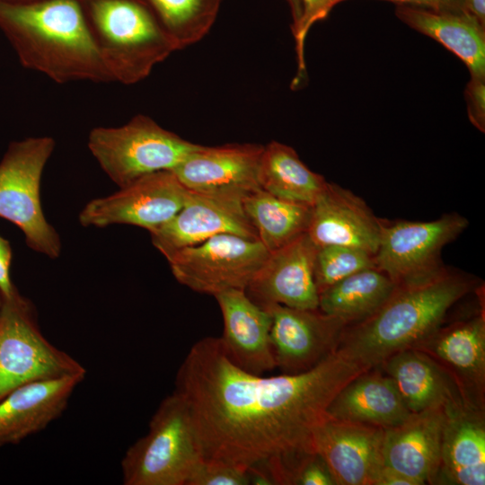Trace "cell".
Segmentation results:
<instances>
[{"instance_id":"6da1fadb","label":"cell","mask_w":485,"mask_h":485,"mask_svg":"<svg viewBox=\"0 0 485 485\" xmlns=\"http://www.w3.org/2000/svg\"><path fill=\"white\" fill-rule=\"evenodd\" d=\"M367 370L337 348L302 373L254 375L232 361L220 338L206 337L180 366L174 392L187 404L204 460L244 471L264 462L274 484L294 485L316 453L314 434L331 400Z\"/></svg>"},{"instance_id":"7a4b0ae2","label":"cell","mask_w":485,"mask_h":485,"mask_svg":"<svg viewBox=\"0 0 485 485\" xmlns=\"http://www.w3.org/2000/svg\"><path fill=\"white\" fill-rule=\"evenodd\" d=\"M0 30L23 67L57 84L113 83L80 0L0 3Z\"/></svg>"},{"instance_id":"3957f363","label":"cell","mask_w":485,"mask_h":485,"mask_svg":"<svg viewBox=\"0 0 485 485\" xmlns=\"http://www.w3.org/2000/svg\"><path fill=\"white\" fill-rule=\"evenodd\" d=\"M473 284L466 275L443 267L419 281L396 285L375 313L345 328L337 348L365 367L375 368L425 340Z\"/></svg>"},{"instance_id":"277c9868","label":"cell","mask_w":485,"mask_h":485,"mask_svg":"<svg viewBox=\"0 0 485 485\" xmlns=\"http://www.w3.org/2000/svg\"><path fill=\"white\" fill-rule=\"evenodd\" d=\"M113 82L146 79L178 48L143 0H80Z\"/></svg>"},{"instance_id":"5b68a950","label":"cell","mask_w":485,"mask_h":485,"mask_svg":"<svg viewBox=\"0 0 485 485\" xmlns=\"http://www.w3.org/2000/svg\"><path fill=\"white\" fill-rule=\"evenodd\" d=\"M203 460L187 404L175 392L153 415L148 432L121 461L125 485H187Z\"/></svg>"},{"instance_id":"8992f818","label":"cell","mask_w":485,"mask_h":485,"mask_svg":"<svg viewBox=\"0 0 485 485\" xmlns=\"http://www.w3.org/2000/svg\"><path fill=\"white\" fill-rule=\"evenodd\" d=\"M88 148L102 171L119 188L145 175L172 171L199 145L138 114L119 127H96Z\"/></svg>"},{"instance_id":"52a82bcc","label":"cell","mask_w":485,"mask_h":485,"mask_svg":"<svg viewBox=\"0 0 485 485\" xmlns=\"http://www.w3.org/2000/svg\"><path fill=\"white\" fill-rule=\"evenodd\" d=\"M55 145L47 136L13 141L0 161V217L22 230L31 250L51 259L59 256L61 242L44 216L40 181Z\"/></svg>"},{"instance_id":"ba28073f","label":"cell","mask_w":485,"mask_h":485,"mask_svg":"<svg viewBox=\"0 0 485 485\" xmlns=\"http://www.w3.org/2000/svg\"><path fill=\"white\" fill-rule=\"evenodd\" d=\"M85 375L79 362L43 336L30 301L17 290L8 298L2 297L0 401L32 382Z\"/></svg>"},{"instance_id":"9c48e42d","label":"cell","mask_w":485,"mask_h":485,"mask_svg":"<svg viewBox=\"0 0 485 485\" xmlns=\"http://www.w3.org/2000/svg\"><path fill=\"white\" fill-rule=\"evenodd\" d=\"M269 253L259 240L220 234L165 258L179 283L214 296L229 289L245 290Z\"/></svg>"},{"instance_id":"30bf717a","label":"cell","mask_w":485,"mask_h":485,"mask_svg":"<svg viewBox=\"0 0 485 485\" xmlns=\"http://www.w3.org/2000/svg\"><path fill=\"white\" fill-rule=\"evenodd\" d=\"M468 226V220L452 213L428 222L381 220L375 261L395 285L419 281L443 266L442 249Z\"/></svg>"},{"instance_id":"8fae6325","label":"cell","mask_w":485,"mask_h":485,"mask_svg":"<svg viewBox=\"0 0 485 485\" xmlns=\"http://www.w3.org/2000/svg\"><path fill=\"white\" fill-rule=\"evenodd\" d=\"M189 190L172 171L145 175L104 198L91 200L79 215L84 226L115 224L139 226L149 233L169 222L183 207Z\"/></svg>"},{"instance_id":"7c38bea8","label":"cell","mask_w":485,"mask_h":485,"mask_svg":"<svg viewBox=\"0 0 485 485\" xmlns=\"http://www.w3.org/2000/svg\"><path fill=\"white\" fill-rule=\"evenodd\" d=\"M244 195L232 191L189 190L181 210L150 233L153 244L164 256L220 234L259 240L243 208Z\"/></svg>"},{"instance_id":"4fadbf2b","label":"cell","mask_w":485,"mask_h":485,"mask_svg":"<svg viewBox=\"0 0 485 485\" xmlns=\"http://www.w3.org/2000/svg\"><path fill=\"white\" fill-rule=\"evenodd\" d=\"M266 309L271 314L270 340L276 367L282 374H298L317 366L337 349L348 325L319 308L273 304Z\"/></svg>"},{"instance_id":"5bb4252c","label":"cell","mask_w":485,"mask_h":485,"mask_svg":"<svg viewBox=\"0 0 485 485\" xmlns=\"http://www.w3.org/2000/svg\"><path fill=\"white\" fill-rule=\"evenodd\" d=\"M317 249L304 233L269 252L247 286V295L264 309L273 304L318 309L319 293L314 281Z\"/></svg>"},{"instance_id":"9a60e30c","label":"cell","mask_w":485,"mask_h":485,"mask_svg":"<svg viewBox=\"0 0 485 485\" xmlns=\"http://www.w3.org/2000/svg\"><path fill=\"white\" fill-rule=\"evenodd\" d=\"M384 428L328 415L314 434L315 452L336 485H375L384 466Z\"/></svg>"},{"instance_id":"2e32d148","label":"cell","mask_w":485,"mask_h":485,"mask_svg":"<svg viewBox=\"0 0 485 485\" xmlns=\"http://www.w3.org/2000/svg\"><path fill=\"white\" fill-rule=\"evenodd\" d=\"M263 148L251 143L199 145L172 172L189 190L245 196L260 189L258 171Z\"/></svg>"},{"instance_id":"e0dca14e","label":"cell","mask_w":485,"mask_h":485,"mask_svg":"<svg viewBox=\"0 0 485 485\" xmlns=\"http://www.w3.org/2000/svg\"><path fill=\"white\" fill-rule=\"evenodd\" d=\"M435 483L485 484L483 408L465 398L445 406L440 463Z\"/></svg>"},{"instance_id":"ac0fdd59","label":"cell","mask_w":485,"mask_h":485,"mask_svg":"<svg viewBox=\"0 0 485 485\" xmlns=\"http://www.w3.org/2000/svg\"><path fill=\"white\" fill-rule=\"evenodd\" d=\"M381 219L353 192L333 183L312 206L306 234L317 247L342 245L375 254Z\"/></svg>"},{"instance_id":"d6986e66","label":"cell","mask_w":485,"mask_h":485,"mask_svg":"<svg viewBox=\"0 0 485 485\" xmlns=\"http://www.w3.org/2000/svg\"><path fill=\"white\" fill-rule=\"evenodd\" d=\"M429 355L454 378L473 403L483 408L485 317L483 308L467 319L442 324L416 348Z\"/></svg>"},{"instance_id":"ffe728a7","label":"cell","mask_w":485,"mask_h":485,"mask_svg":"<svg viewBox=\"0 0 485 485\" xmlns=\"http://www.w3.org/2000/svg\"><path fill=\"white\" fill-rule=\"evenodd\" d=\"M214 296L224 321L220 339L232 361L254 375L273 370L276 362L270 340L269 311L255 304L242 289H229Z\"/></svg>"},{"instance_id":"44dd1931","label":"cell","mask_w":485,"mask_h":485,"mask_svg":"<svg viewBox=\"0 0 485 485\" xmlns=\"http://www.w3.org/2000/svg\"><path fill=\"white\" fill-rule=\"evenodd\" d=\"M445 406L412 413L404 422L384 428V465L417 485L435 483L440 463Z\"/></svg>"},{"instance_id":"7402d4cb","label":"cell","mask_w":485,"mask_h":485,"mask_svg":"<svg viewBox=\"0 0 485 485\" xmlns=\"http://www.w3.org/2000/svg\"><path fill=\"white\" fill-rule=\"evenodd\" d=\"M84 375L24 384L0 401V446L15 445L46 428L67 406Z\"/></svg>"},{"instance_id":"603a6c76","label":"cell","mask_w":485,"mask_h":485,"mask_svg":"<svg viewBox=\"0 0 485 485\" xmlns=\"http://www.w3.org/2000/svg\"><path fill=\"white\" fill-rule=\"evenodd\" d=\"M395 15L456 55L471 76L485 77V26L472 14L465 10L437 11L400 4Z\"/></svg>"},{"instance_id":"cb8c5ba5","label":"cell","mask_w":485,"mask_h":485,"mask_svg":"<svg viewBox=\"0 0 485 485\" xmlns=\"http://www.w3.org/2000/svg\"><path fill=\"white\" fill-rule=\"evenodd\" d=\"M378 366L391 377L411 413L467 399L451 375L422 350L399 351Z\"/></svg>"},{"instance_id":"d4e9b609","label":"cell","mask_w":485,"mask_h":485,"mask_svg":"<svg viewBox=\"0 0 485 485\" xmlns=\"http://www.w3.org/2000/svg\"><path fill=\"white\" fill-rule=\"evenodd\" d=\"M327 414L340 420L388 428L404 422L412 413L391 377L372 368L339 391Z\"/></svg>"},{"instance_id":"484cf974","label":"cell","mask_w":485,"mask_h":485,"mask_svg":"<svg viewBox=\"0 0 485 485\" xmlns=\"http://www.w3.org/2000/svg\"><path fill=\"white\" fill-rule=\"evenodd\" d=\"M258 181L261 190L275 197L310 207L328 184L300 160L294 148L277 141L264 146Z\"/></svg>"},{"instance_id":"4316f807","label":"cell","mask_w":485,"mask_h":485,"mask_svg":"<svg viewBox=\"0 0 485 485\" xmlns=\"http://www.w3.org/2000/svg\"><path fill=\"white\" fill-rule=\"evenodd\" d=\"M394 282L376 267L357 271L319 294L318 308L348 325L375 313L390 297Z\"/></svg>"},{"instance_id":"83f0119b","label":"cell","mask_w":485,"mask_h":485,"mask_svg":"<svg viewBox=\"0 0 485 485\" xmlns=\"http://www.w3.org/2000/svg\"><path fill=\"white\" fill-rule=\"evenodd\" d=\"M259 241L273 251L306 233L312 207L275 197L261 189L242 198Z\"/></svg>"},{"instance_id":"f1b7e54d","label":"cell","mask_w":485,"mask_h":485,"mask_svg":"<svg viewBox=\"0 0 485 485\" xmlns=\"http://www.w3.org/2000/svg\"><path fill=\"white\" fill-rule=\"evenodd\" d=\"M178 50L201 40L214 25L222 0H143Z\"/></svg>"},{"instance_id":"f546056e","label":"cell","mask_w":485,"mask_h":485,"mask_svg":"<svg viewBox=\"0 0 485 485\" xmlns=\"http://www.w3.org/2000/svg\"><path fill=\"white\" fill-rule=\"evenodd\" d=\"M376 267L375 255L353 247H318L314 260V281L320 294L341 279L365 269Z\"/></svg>"},{"instance_id":"4dcf8cb0","label":"cell","mask_w":485,"mask_h":485,"mask_svg":"<svg viewBox=\"0 0 485 485\" xmlns=\"http://www.w3.org/2000/svg\"><path fill=\"white\" fill-rule=\"evenodd\" d=\"M302 16L296 30L293 32L295 41L298 71L294 84H298L305 75L304 57V40L311 27L317 22L324 20L333 7L341 3L340 0H300Z\"/></svg>"},{"instance_id":"1f68e13d","label":"cell","mask_w":485,"mask_h":485,"mask_svg":"<svg viewBox=\"0 0 485 485\" xmlns=\"http://www.w3.org/2000/svg\"><path fill=\"white\" fill-rule=\"evenodd\" d=\"M247 471L222 463L202 460L187 485H247Z\"/></svg>"},{"instance_id":"d6a6232c","label":"cell","mask_w":485,"mask_h":485,"mask_svg":"<svg viewBox=\"0 0 485 485\" xmlns=\"http://www.w3.org/2000/svg\"><path fill=\"white\" fill-rule=\"evenodd\" d=\"M470 121L480 131H485V77L471 76L465 89Z\"/></svg>"},{"instance_id":"836d02e7","label":"cell","mask_w":485,"mask_h":485,"mask_svg":"<svg viewBox=\"0 0 485 485\" xmlns=\"http://www.w3.org/2000/svg\"><path fill=\"white\" fill-rule=\"evenodd\" d=\"M295 485H336L323 459L317 454L309 456L299 469Z\"/></svg>"},{"instance_id":"e575fe53","label":"cell","mask_w":485,"mask_h":485,"mask_svg":"<svg viewBox=\"0 0 485 485\" xmlns=\"http://www.w3.org/2000/svg\"><path fill=\"white\" fill-rule=\"evenodd\" d=\"M11 261L10 242L2 237L0 240V295L3 298L10 297L17 290L10 278Z\"/></svg>"},{"instance_id":"d590c367","label":"cell","mask_w":485,"mask_h":485,"mask_svg":"<svg viewBox=\"0 0 485 485\" xmlns=\"http://www.w3.org/2000/svg\"><path fill=\"white\" fill-rule=\"evenodd\" d=\"M341 2L347 0H340ZM396 4L397 5H412L428 8L432 10H464L460 0H384Z\"/></svg>"},{"instance_id":"8d00e7d4","label":"cell","mask_w":485,"mask_h":485,"mask_svg":"<svg viewBox=\"0 0 485 485\" xmlns=\"http://www.w3.org/2000/svg\"><path fill=\"white\" fill-rule=\"evenodd\" d=\"M375 485H417L414 481L406 475L390 468L383 466L379 472Z\"/></svg>"},{"instance_id":"74e56055","label":"cell","mask_w":485,"mask_h":485,"mask_svg":"<svg viewBox=\"0 0 485 485\" xmlns=\"http://www.w3.org/2000/svg\"><path fill=\"white\" fill-rule=\"evenodd\" d=\"M463 9L485 26V0H462Z\"/></svg>"},{"instance_id":"f35d334b","label":"cell","mask_w":485,"mask_h":485,"mask_svg":"<svg viewBox=\"0 0 485 485\" xmlns=\"http://www.w3.org/2000/svg\"><path fill=\"white\" fill-rule=\"evenodd\" d=\"M289 5L291 14H292V32H294L300 22L302 16V4L300 0H286Z\"/></svg>"},{"instance_id":"ab89813d","label":"cell","mask_w":485,"mask_h":485,"mask_svg":"<svg viewBox=\"0 0 485 485\" xmlns=\"http://www.w3.org/2000/svg\"><path fill=\"white\" fill-rule=\"evenodd\" d=\"M48 0H0V3L9 4H25L37 2H42Z\"/></svg>"},{"instance_id":"60d3db41","label":"cell","mask_w":485,"mask_h":485,"mask_svg":"<svg viewBox=\"0 0 485 485\" xmlns=\"http://www.w3.org/2000/svg\"><path fill=\"white\" fill-rule=\"evenodd\" d=\"M1 307H2V296L0 295V313H1Z\"/></svg>"},{"instance_id":"b9f144b4","label":"cell","mask_w":485,"mask_h":485,"mask_svg":"<svg viewBox=\"0 0 485 485\" xmlns=\"http://www.w3.org/2000/svg\"><path fill=\"white\" fill-rule=\"evenodd\" d=\"M2 236L0 235V240H1Z\"/></svg>"},{"instance_id":"7bdbcfd3","label":"cell","mask_w":485,"mask_h":485,"mask_svg":"<svg viewBox=\"0 0 485 485\" xmlns=\"http://www.w3.org/2000/svg\"><path fill=\"white\" fill-rule=\"evenodd\" d=\"M460 1H462V0H460Z\"/></svg>"}]
</instances>
